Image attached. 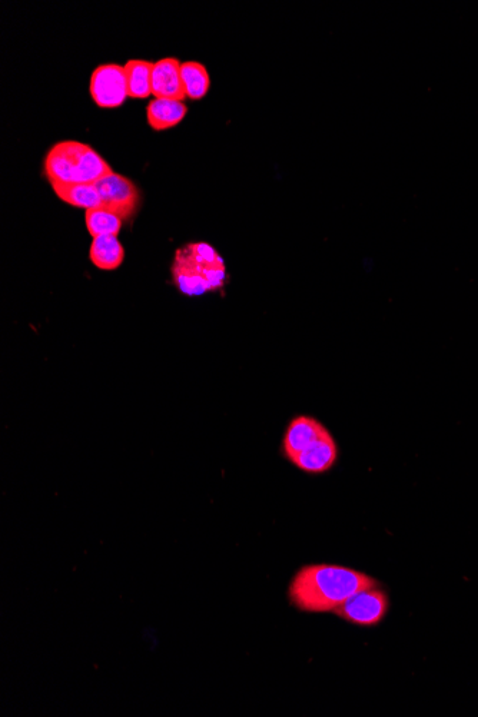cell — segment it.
<instances>
[{
    "mask_svg": "<svg viewBox=\"0 0 478 717\" xmlns=\"http://www.w3.org/2000/svg\"><path fill=\"white\" fill-rule=\"evenodd\" d=\"M95 187L98 188L99 195H101V208L106 211L114 212L124 221L134 217L138 211L141 194L134 182L124 175L112 171L111 174L95 182Z\"/></svg>",
    "mask_w": 478,
    "mask_h": 717,
    "instance_id": "4",
    "label": "cell"
},
{
    "mask_svg": "<svg viewBox=\"0 0 478 717\" xmlns=\"http://www.w3.org/2000/svg\"><path fill=\"white\" fill-rule=\"evenodd\" d=\"M89 91L99 108L115 109L124 105L129 98L124 66L116 63L98 66L92 73Z\"/></svg>",
    "mask_w": 478,
    "mask_h": 717,
    "instance_id": "5",
    "label": "cell"
},
{
    "mask_svg": "<svg viewBox=\"0 0 478 717\" xmlns=\"http://www.w3.org/2000/svg\"><path fill=\"white\" fill-rule=\"evenodd\" d=\"M154 62L131 59L125 63L124 71L129 98L145 99L152 95V71Z\"/></svg>",
    "mask_w": 478,
    "mask_h": 717,
    "instance_id": "12",
    "label": "cell"
},
{
    "mask_svg": "<svg viewBox=\"0 0 478 717\" xmlns=\"http://www.w3.org/2000/svg\"><path fill=\"white\" fill-rule=\"evenodd\" d=\"M338 457V448L330 431L318 438L314 444L305 448L291 461L295 467L310 474H323L334 466Z\"/></svg>",
    "mask_w": 478,
    "mask_h": 717,
    "instance_id": "8",
    "label": "cell"
},
{
    "mask_svg": "<svg viewBox=\"0 0 478 717\" xmlns=\"http://www.w3.org/2000/svg\"><path fill=\"white\" fill-rule=\"evenodd\" d=\"M188 106L174 99H154L146 108V119L154 131H167L184 121Z\"/></svg>",
    "mask_w": 478,
    "mask_h": 717,
    "instance_id": "10",
    "label": "cell"
},
{
    "mask_svg": "<svg viewBox=\"0 0 478 717\" xmlns=\"http://www.w3.org/2000/svg\"><path fill=\"white\" fill-rule=\"evenodd\" d=\"M375 586L377 583L370 576L347 567L312 564L295 574L290 599L302 612H335L354 594Z\"/></svg>",
    "mask_w": 478,
    "mask_h": 717,
    "instance_id": "1",
    "label": "cell"
},
{
    "mask_svg": "<svg viewBox=\"0 0 478 717\" xmlns=\"http://www.w3.org/2000/svg\"><path fill=\"white\" fill-rule=\"evenodd\" d=\"M172 278L182 294L198 297L224 288L227 265L212 245L194 242L175 252Z\"/></svg>",
    "mask_w": 478,
    "mask_h": 717,
    "instance_id": "2",
    "label": "cell"
},
{
    "mask_svg": "<svg viewBox=\"0 0 478 717\" xmlns=\"http://www.w3.org/2000/svg\"><path fill=\"white\" fill-rule=\"evenodd\" d=\"M181 65L177 58H164L155 62L152 71V95L155 99L184 102L187 95L182 84Z\"/></svg>",
    "mask_w": 478,
    "mask_h": 717,
    "instance_id": "7",
    "label": "cell"
},
{
    "mask_svg": "<svg viewBox=\"0 0 478 717\" xmlns=\"http://www.w3.org/2000/svg\"><path fill=\"white\" fill-rule=\"evenodd\" d=\"M328 433L327 428L312 417H297L291 421L284 436V453L292 461L305 448L314 444L318 438Z\"/></svg>",
    "mask_w": 478,
    "mask_h": 717,
    "instance_id": "9",
    "label": "cell"
},
{
    "mask_svg": "<svg viewBox=\"0 0 478 717\" xmlns=\"http://www.w3.org/2000/svg\"><path fill=\"white\" fill-rule=\"evenodd\" d=\"M89 258L102 271H115L124 264L125 248L114 235L96 237L92 241Z\"/></svg>",
    "mask_w": 478,
    "mask_h": 717,
    "instance_id": "11",
    "label": "cell"
},
{
    "mask_svg": "<svg viewBox=\"0 0 478 717\" xmlns=\"http://www.w3.org/2000/svg\"><path fill=\"white\" fill-rule=\"evenodd\" d=\"M43 171L52 184H95L111 174L104 156L78 141H61L52 146L43 162Z\"/></svg>",
    "mask_w": 478,
    "mask_h": 717,
    "instance_id": "3",
    "label": "cell"
},
{
    "mask_svg": "<svg viewBox=\"0 0 478 717\" xmlns=\"http://www.w3.org/2000/svg\"><path fill=\"white\" fill-rule=\"evenodd\" d=\"M181 76L187 98L192 101H201L207 96L211 79H209L207 68L202 63L195 61L182 63Z\"/></svg>",
    "mask_w": 478,
    "mask_h": 717,
    "instance_id": "14",
    "label": "cell"
},
{
    "mask_svg": "<svg viewBox=\"0 0 478 717\" xmlns=\"http://www.w3.org/2000/svg\"><path fill=\"white\" fill-rule=\"evenodd\" d=\"M387 609V596L381 590L373 587V589L354 594L334 613L341 619L358 624V626H374L384 619Z\"/></svg>",
    "mask_w": 478,
    "mask_h": 717,
    "instance_id": "6",
    "label": "cell"
},
{
    "mask_svg": "<svg viewBox=\"0 0 478 717\" xmlns=\"http://www.w3.org/2000/svg\"><path fill=\"white\" fill-rule=\"evenodd\" d=\"M85 222L89 234L96 238L104 237V235L118 237L125 221L114 212L106 211L104 208H95L85 212Z\"/></svg>",
    "mask_w": 478,
    "mask_h": 717,
    "instance_id": "15",
    "label": "cell"
},
{
    "mask_svg": "<svg viewBox=\"0 0 478 717\" xmlns=\"http://www.w3.org/2000/svg\"><path fill=\"white\" fill-rule=\"evenodd\" d=\"M56 197L75 208L95 209L102 207L101 195L95 184H52Z\"/></svg>",
    "mask_w": 478,
    "mask_h": 717,
    "instance_id": "13",
    "label": "cell"
}]
</instances>
